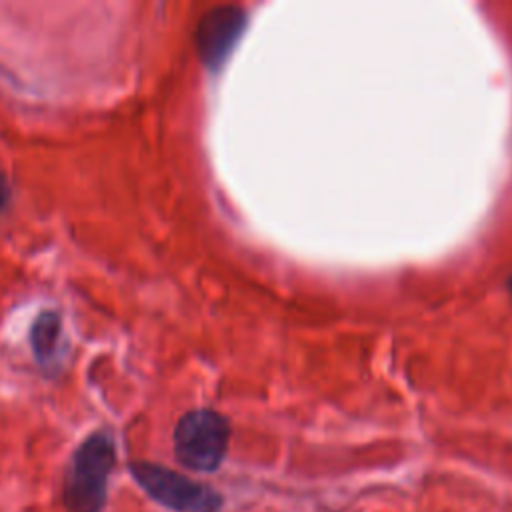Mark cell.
Here are the masks:
<instances>
[{"label": "cell", "mask_w": 512, "mask_h": 512, "mask_svg": "<svg viewBox=\"0 0 512 512\" xmlns=\"http://www.w3.org/2000/svg\"><path fill=\"white\" fill-rule=\"evenodd\" d=\"M246 24V16L236 6L208 10L196 26V48L202 62L216 70L224 64Z\"/></svg>", "instance_id": "obj_4"}, {"label": "cell", "mask_w": 512, "mask_h": 512, "mask_svg": "<svg viewBox=\"0 0 512 512\" xmlns=\"http://www.w3.org/2000/svg\"><path fill=\"white\" fill-rule=\"evenodd\" d=\"M8 200H10V186H8V182L0 176V212H2V208L8 204Z\"/></svg>", "instance_id": "obj_6"}, {"label": "cell", "mask_w": 512, "mask_h": 512, "mask_svg": "<svg viewBox=\"0 0 512 512\" xmlns=\"http://www.w3.org/2000/svg\"><path fill=\"white\" fill-rule=\"evenodd\" d=\"M230 442L228 420L208 408L186 412L174 428V454L178 462L194 472L216 470Z\"/></svg>", "instance_id": "obj_2"}, {"label": "cell", "mask_w": 512, "mask_h": 512, "mask_svg": "<svg viewBox=\"0 0 512 512\" xmlns=\"http://www.w3.org/2000/svg\"><path fill=\"white\" fill-rule=\"evenodd\" d=\"M130 472L140 488L174 512H220L222 496L180 472L154 462H132Z\"/></svg>", "instance_id": "obj_3"}, {"label": "cell", "mask_w": 512, "mask_h": 512, "mask_svg": "<svg viewBox=\"0 0 512 512\" xmlns=\"http://www.w3.org/2000/svg\"><path fill=\"white\" fill-rule=\"evenodd\" d=\"M60 338H62V320L58 312L46 310L42 312L30 330V342L36 360L42 366H52L60 356Z\"/></svg>", "instance_id": "obj_5"}, {"label": "cell", "mask_w": 512, "mask_h": 512, "mask_svg": "<svg viewBox=\"0 0 512 512\" xmlns=\"http://www.w3.org/2000/svg\"><path fill=\"white\" fill-rule=\"evenodd\" d=\"M116 450L106 432L90 434L74 452L64 476L62 502L68 512H102Z\"/></svg>", "instance_id": "obj_1"}]
</instances>
